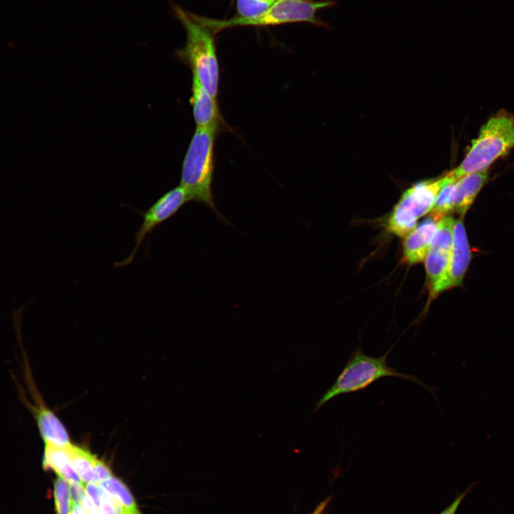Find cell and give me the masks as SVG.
I'll return each mask as SVG.
<instances>
[{
  "mask_svg": "<svg viewBox=\"0 0 514 514\" xmlns=\"http://www.w3.org/2000/svg\"><path fill=\"white\" fill-rule=\"evenodd\" d=\"M390 348L379 357H373L364 353L361 346L351 354L346 364L333 385L316 402L314 411L317 412L333 398L363 390L379 379L395 377L414 383L427 390L438 400L437 388L432 387L418 377L401 373L387 363V358L392 351Z\"/></svg>",
  "mask_w": 514,
  "mask_h": 514,
  "instance_id": "cell-1",
  "label": "cell"
},
{
  "mask_svg": "<svg viewBox=\"0 0 514 514\" xmlns=\"http://www.w3.org/2000/svg\"><path fill=\"white\" fill-rule=\"evenodd\" d=\"M217 128L196 127L183 158L180 186L191 201L202 203L225 220L214 203L212 183L214 172V143Z\"/></svg>",
  "mask_w": 514,
  "mask_h": 514,
  "instance_id": "cell-2",
  "label": "cell"
},
{
  "mask_svg": "<svg viewBox=\"0 0 514 514\" xmlns=\"http://www.w3.org/2000/svg\"><path fill=\"white\" fill-rule=\"evenodd\" d=\"M173 11L186 32L184 46L178 51L179 58L191 68L193 76L213 97L217 99L219 87V65L213 33L178 5Z\"/></svg>",
  "mask_w": 514,
  "mask_h": 514,
  "instance_id": "cell-3",
  "label": "cell"
},
{
  "mask_svg": "<svg viewBox=\"0 0 514 514\" xmlns=\"http://www.w3.org/2000/svg\"><path fill=\"white\" fill-rule=\"evenodd\" d=\"M514 148V116L500 110L481 127L460 165L447 173L457 181L462 177L486 169Z\"/></svg>",
  "mask_w": 514,
  "mask_h": 514,
  "instance_id": "cell-4",
  "label": "cell"
},
{
  "mask_svg": "<svg viewBox=\"0 0 514 514\" xmlns=\"http://www.w3.org/2000/svg\"><path fill=\"white\" fill-rule=\"evenodd\" d=\"M335 0H278L259 16L245 19L234 17L226 20H216L192 14L194 19L207 26L215 34L223 29L234 26H267L291 23L308 22L316 26L328 28V24L316 16L321 9L334 7Z\"/></svg>",
  "mask_w": 514,
  "mask_h": 514,
  "instance_id": "cell-5",
  "label": "cell"
},
{
  "mask_svg": "<svg viewBox=\"0 0 514 514\" xmlns=\"http://www.w3.org/2000/svg\"><path fill=\"white\" fill-rule=\"evenodd\" d=\"M441 178L422 181L413 184L401 196L387 221L388 231L399 237H405L415 228L418 220L430 212L436 197L447 182Z\"/></svg>",
  "mask_w": 514,
  "mask_h": 514,
  "instance_id": "cell-6",
  "label": "cell"
},
{
  "mask_svg": "<svg viewBox=\"0 0 514 514\" xmlns=\"http://www.w3.org/2000/svg\"><path fill=\"white\" fill-rule=\"evenodd\" d=\"M190 201L186 191L180 185L158 198L148 210L141 213L143 221L136 233L135 244L130 254L121 261L116 262L115 266H124L131 263L145 238L150 235L157 226L171 218Z\"/></svg>",
  "mask_w": 514,
  "mask_h": 514,
  "instance_id": "cell-7",
  "label": "cell"
},
{
  "mask_svg": "<svg viewBox=\"0 0 514 514\" xmlns=\"http://www.w3.org/2000/svg\"><path fill=\"white\" fill-rule=\"evenodd\" d=\"M470 260V247L463 222L455 221L453 231V242L446 273L436 287L431 297L459 286L464 278Z\"/></svg>",
  "mask_w": 514,
  "mask_h": 514,
  "instance_id": "cell-8",
  "label": "cell"
},
{
  "mask_svg": "<svg viewBox=\"0 0 514 514\" xmlns=\"http://www.w3.org/2000/svg\"><path fill=\"white\" fill-rule=\"evenodd\" d=\"M34 404L27 403L34 416L39 433L45 444L66 448L71 443L68 431L56 414L49 409L41 396L32 390Z\"/></svg>",
  "mask_w": 514,
  "mask_h": 514,
  "instance_id": "cell-9",
  "label": "cell"
},
{
  "mask_svg": "<svg viewBox=\"0 0 514 514\" xmlns=\"http://www.w3.org/2000/svg\"><path fill=\"white\" fill-rule=\"evenodd\" d=\"M191 103L196 127L213 128L220 131L224 124L216 99L213 97L193 76Z\"/></svg>",
  "mask_w": 514,
  "mask_h": 514,
  "instance_id": "cell-10",
  "label": "cell"
},
{
  "mask_svg": "<svg viewBox=\"0 0 514 514\" xmlns=\"http://www.w3.org/2000/svg\"><path fill=\"white\" fill-rule=\"evenodd\" d=\"M438 223V221L430 217L405 237L403 251L405 262L415 264L425 260L436 231Z\"/></svg>",
  "mask_w": 514,
  "mask_h": 514,
  "instance_id": "cell-11",
  "label": "cell"
},
{
  "mask_svg": "<svg viewBox=\"0 0 514 514\" xmlns=\"http://www.w3.org/2000/svg\"><path fill=\"white\" fill-rule=\"evenodd\" d=\"M488 169L466 175L455 183V210L463 216L488 178Z\"/></svg>",
  "mask_w": 514,
  "mask_h": 514,
  "instance_id": "cell-12",
  "label": "cell"
},
{
  "mask_svg": "<svg viewBox=\"0 0 514 514\" xmlns=\"http://www.w3.org/2000/svg\"><path fill=\"white\" fill-rule=\"evenodd\" d=\"M66 448L45 444L43 468L55 472L70 485L84 484L73 468Z\"/></svg>",
  "mask_w": 514,
  "mask_h": 514,
  "instance_id": "cell-13",
  "label": "cell"
},
{
  "mask_svg": "<svg viewBox=\"0 0 514 514\" xmlns=\"http://www.w3.org/2000/svg\"><path fill=\"white\" fill-rule=\"evenodd\" d=\"M451 250L431 244L425 258L427 278L429 282L430 296L444 277L450 260Z\"/></svg>",
  "mask_w": 514,
  "mask_h": 514,
  "instance_id": "cell-14",
  "label": "cell"
},
{
  "mask_svg": "<svg viewBox=\"0 0 514 514\" xmlns=\"http://www.w3.org/2000/svg\"><path fill=\"white\" fill-rule=\"evenodd\" d=\"M66 448L73 468L81 480L86 484L96 483L94 467L98 458L89 451L72 444Z\"/></svg>",
  "mask_w": 514,
  "mask_h": 514,
  "instance_id": "cell-15",
  "label": "cell"
},
{
  "mask_svg": "<svg viewBox=\"0 0 514 514\" xmlns=\"http://www.w3.org/2000/svg\"><path fill=\"white\" fill-rule=\"evenodd\" d=\"M99 484L119 503L125 514H141L129 489L121 480L111 476Z\"/></svg>",
  "mask_w": 514,
  "mask_h": 514,
  "instance_id": "cell-16",
  "label": "cell"
},
{
  "mask_svg": "<svg viewBox=\"0 0 514 514\" xmlns=\"http://www.w3.org/2000/svg\"><path fill=\"white\" fill-rule=\"evenodd\" d=\"M86 494L96 507L98 514H125L119 503L99 483H89L85 485Z\"/></svg>",
  "mask_w": 514,
  "mask_h": 514,
  "instance_id": "cell-17",
  "label": "cell"
},
{
  "mask_svg": "<svg viewBox=\"0 0 514 514\" xmlns=\"http://www.w3.org/2000/svg\"><path fill=\"white\" fill-rule=\"evenodd\" d=\"M447 182L440 190L434 205L430 211V217L439 221L449 211L453 210L456 181L448 173Z\"/></svg>",
  "mask_w": 514,
  "mask_h": 514,
  "instance_id": "cell-18",
  "label": "cell"
},
{
  "mask_svg": "<svg viewBox=\"0 0 514 514\" xmlns=\"http://www.w3.org/2000/svg\"><path fill=\"white\" fill-rule=\"evenodd\" d=\"M54 498L56 514H70L74 505L70 485L59 477L54 482Z\"/></svg>",
  "mask_w": 514,
  "mask_h": 514,
  "instance_id": "cell-19",
  "label": "cell"
},
{
  "mask_svg": "<svg viewBox=\"0 0 514 514\" xmlns=\"http://www.w3.org/2000/svg\"><path fill=\"white\" fill-rule=\"evenodd\" d=\"M274 2L269 0H236L238 17L251 19L265 13Z\"/></svg>",
  "mask_w": 514,
  "mask_h": 514,
  "instance_id": "cell-20",
  "label": "cell"
},
{
  "mask_svg": "<svg viewBox=\"0 0 514 514\" xmlns=\"http://www.w3.org/2000/svg\"><path fill=\"white\" fill-rule=\"evenodd\" d=\"M473 486L474 483L470 485L464 492L457 495L455 500L438 514H455L459 505Z\"/></svg>",
  "mask_w": 514,
  "mask_h": 514,
  "instance_id": "cell-21",
  "label": "cell"
},
{
  "mask_svg": "<svg viewBox=\"0 0 514 514\" xmlns=\"http://www.w3.org/2000/svg\"><path fill=\"white\" fill-rule=\"evenodd\" d=\"M70 514H87L80 504L74 503Z\"/></svg>",
  "mask_w": 514,
  "mask_h": 514,
  "instance_id": "cell-22",
  "label": "cell"
},
{
  "mask_svg": "<svg viewBox=\"0 0 514 514\" xmlns=\"http://www.w3.org/2000/svg\"><path fill=\"white\" fill-rule=\"evenodd\" d=\"M269 1H273V2H276V1H278V0H269Z\"/></svg>",
  "mask_w": 514,
  "mask_h": 514,
  "instance_id": "cell-23",
  "label": "cell"
}]
</instances>
